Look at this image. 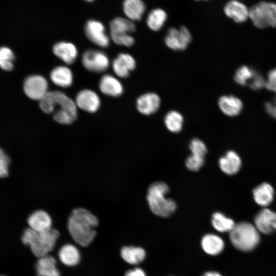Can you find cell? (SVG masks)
Listing matches in <instances>:
<instances>
[{
	"label": "cell",
	"instance_id": "1",
	"mask_svg": "<svg viewBox=\"0 0 276 276\" xmlns=\"http://www.w3.org/2000/svg\"><path fill=\"white\" fill-rule=\"evenodd\" d=\"M99 224L98 218L90 211L83 208L75 209L68 217L67 228L74 241L86 247L94 240Z\"/></svg>",
	"mask_w": 276,
	"mask_h": 276
},
{
	"label": "cell",
	"instance_id": "2",
	"mask_svg": "<svg viewBox=\"0 0 276 276\" xmlns=\"http://www.w3.org/2000/svg\"><path fill=\"white\" fill-rule=\"evenodd\" d=\"M39 106L46 113H53L54 120L61 124H71L77 118L75 101L60 91H48L39 101Z\"/></svg>",
	"mask_w": 276,
	"mask_h": 276
},
{
	"label": "cell",
	"instance_id": "3",
	"mask_svg": "<svg viewBox=\"0 0 276 276\" xmlns=\"http://www.w3.org/2000/svg\"><path fill=\"white\" fill-rule=\"evenodd\" d=\"M59 236V232L54 228L37 232L29 227L24 230L21 241L29 246L33 254L39 258L48 255L54 249Z\"/></svg>",
	"mask_w": 276,
	"mask_h": 276
},
{
	"label": "cell",
	"instance_id": "4",
	"mask_svg": "<svg viewBox=\"0 0 276 276\" xmlns=\"http://www.w3.org/2000/svg\"><path fill=\"white\" fill-rule=\"evenodd\" d=\"M169 191L168 186L164 182H155L150 186L147 200L151 211L155 215L167 217L176 210L175 202L166 196Z\"/></svg>",
	"mask_w": 276,
	"mask_h": 276
},
{
	"label": "cell",
	"instance_id": "5",
	"mask_svg": "<svg viewBox=\"0 0 276 276\" xmlns=\"http://www.w3.org/2000/svg\"><path fill=\"white\" fill-rule=\"evenodd\" d=\"M229 240L237 249L248 252L255 249L259 245L260 236L254 224L242 222L236 224L229 232Z\"/></svg>",
	"mask_w": 276,
	"mask_h": 276
},
{
	"label": "cell",
	"instance_id": "6",
	"mask_svg": "<svg viewBox=\"0 0 276 276\" xmlns=\"http://www.w3.org/2000/svg\"><path fill=\"white\" fill-rule=\"evenodd\" d=\"M249 18L258 28H276V4L267 2L257 3L249 9Z\"/></svg>",
	"mask_w": 276,
	"mask_h": 276
},
{
	"label": "cell",
	"instance_id": "7",
	"mask_svg": "<svg viewBox=\"0 0 276 276\" xmlns=\"http://www.w3.org/2000/svg\"><path fill=\"white\" fill-rule=\"evenodd\" d=\"M192 40V35L189 29L184 26L179 28H170L164 38L166 45L175 51L186 50Z\"/></svg>",
	"mask_w": 276,
	"mask_h": 276
},
{
	"label": "cell",
	"instance_id": "8",
	"mask_svg": "<svg viewBox=\"0 0 276 276\" xmlns=\"http://www.w3.org/2000/svg\"><path fill=\"white\" fill-rule=\"evenodd\" d=\"M82 63L88 71L100 73L105 71L108 68L109 60L103 52L89 49L83 54Z\"/></svg>",
	"mask_w": 276,
	"mask_h": 276
},
{
	"label": "cell",
	"instance_id": "9",
	"mask_svg": "<svg viewBox=\"0 0 276 276\" xmlns=\"http://www.w3.org/2000/svg\"><path fill=\"white\" fill-rule=\"evenodd\" d=\"M24 90L29 98L40 101L48 92V81L40 75L28 77L24 82Z\"/></svg>",
	"mask_w": 276,
	"mask_h": 276
},
{
	"label": "cell",
	"instance_id": "10",
	"mask_svg": "<svg viewBox=\"0 0 276 276\" xmlns=\"http://www.w3.org/2000/svg\"><path fill=\"white\" fill-rule=\"evenodd\" d=\"M85 34L87 38L93 43L102 47H107L110 38L106 32L104 25L100 21L89 19L84 27Z\"/></svg>",
	"mask_w": 276,
	"mask_h": 276
},
{
	"label": "cell",
	"instance_id": "11",
	"mask_svg": "<svg viewBox=\"0 0 276 276\" xmlns=\"http://www.w3.org/2000/svg\"><path fill=\"white\" fill-rule=\"evenodd\" d=\"M161 99L154 92H148L140 96L136 101L137 111L142 114L150 116L155 113L160 108Z\"/></svg>",
	"mask_w": 276,
	"mask_h": 276
},
{
	"label": "cell",
	"instance_id": "12",
	"mask_svg": "<svg viewBox=\"0 0 276 276\" xmlns=\"http://www.w3.org/2000/svg\"><path fill=\"white\" fill-rule=\"evenodd\" d=\"M254 223L259 232L270 234L276 231V213L269 209H263L256 215Z\"/></svg>",
	"mask_w": 276,
	"mask_h": 276
},
{
	"label": "cell",
	"instance_id": "13",
	"mask_svg": "<svg viewBox=\"0 0 276 276\" xmlns=\"http://www.w3.org/2000/svg\"><path fill=\"white\" fill-rule=\"evenodd\" d=\"M75 103L77 106L87 112H96L100 106V99L95 91L90 89L80 91L76 96Z\"/></svg>",
	"mask_w": 276,
	"mask_h": 276
},
{
	"label": "cell",
	"instance_id": "14",
	"mask_svg": "<svg viewBox=\"0 0 276 276\" xmlns=\"http://www.w3.org/2000/svg\"><path fill=\"white\" fill-rule=\"evenodd\" d=\"M136 67L135 59L127 53H120L112 62V69L114 73L121 78L129 76L130 72Z\"/></svg>",
	"mask_w": 276,
	"mask_h": 276
},
{
	"label": "cell",
	"instance_id": "15",
	"mask_svg": "<svg viewBox=\"0 0 276 276\" xmlns=\"http://www.w3.org/2000/svg\"><path fill=\"white\" fill-rule=\"evenodd\" d=\"M224 12L227 17L238 23L243 22L249 18V9L237 0L228 2L224 7Z\"/></svg>",
	"mask_w": 276,
	"mask_h": 276
},
{
	"label": "cell",
	"instance_id": "16",
	"mask_svg": "<svg viewBox=\"0 0 276 276\" xmlns=\"http://www.w3.org/2000/svg\"><path fill=\"white\" fill-rule=\"evenodd\" d=\"M218 105L226 116L235 117L238 115L243 108L241 100L233 95H224L219 98Z\"/></svg>",
	"mask_w": 276,
	"mask_h": 276
},
{
	"label": "cell",
	"instance_id": "17",
	"mask_svg": "<svg viewBox=\"0 0 276 276\" xmlns=\"http://www.w3.org/2000/svg\"><path fill=\"white\" fill-rule=\"evenodd\" d=\"M55 56L67 64L73 63L78 56L76 46L71 42L61 41L56 43L53 48Z\"/></svg>",
	"mask_w": 276,
	"mask_h": 276
},
{
	"label": "cell",
	"instance_id": "18",
	"mask_svg": "<svg viewBox=\"0 0 276 276\" xmlns=\"http://www.w3.org/2000/svg\"><path fill=\"white\" fill-rule=\"evenodd\" d=\"M29 227L37 232H44L52 228V221L49 214L43 210H37L28 218Z\"/></svg>",
	"mask_w": 276,
	"mask_h": 276
},
{
	"label": "cell",
	"instance_id": "19",
	"mask_svg": "<svg viewBox=\"0 0 276 276\" xmlns=\"http://www.w3.org/2000/svg\"><path fill=\"white\" fill-rule=\"evenodd\" d=\"M56 260L50 255L39 258L35 265L37 276H61L56 267Z\"/></svg>",
	"mask_w": 276,
	"mask_h": 276
},
{
	"label": "cell",
	"instance_id": "20",
	"mask_svg": "<svg viewBox=\"0 0 276 276\" xmlns=\"http://www.w3.org/2000/svg\"><path fill=\"white\" fill-rule=\"evenodd\" d=\"M99 89L101 91L111 97H119L123 93V86L121 82L112 75H104L100 79Z\"/></svg>",
	"mask_w": 276,
	"mask_h": 276
},
{
	"label": "cell",
	"instance_id": "21",
	"mask_svg": "<svg viewBox=\"0 0 276 276\" xmlns=\"http://www.w3.org/2000/svg\"><path fill=\"white\" fill-rule=\"evenodd\" d=\"M219 166L222 172L232 175L239 171L241 166V160L236 152L229 151L220 158Z\"/></svg>",
	"mask_w": 276,
	"mask_h": 276
},
{
	"label": "cell",
	"instance_id": "22",
	"mask_svg": "<svg viewBox=\"0 0 276 276\" xmlns=\"http://www.w3.org/2000/svg\"><path fill=\"white\" fill-rule=\"evenodd\" d=\"M123 11L126 18L132 21L141 19L146 10V6L142 0H124Z\"/></svg>",
	"mask_w": 276,
	"mask_h": 276
},
{
	"label": "cell",
	"instance_id": "23",
	"mask_svg": "<svg viewBox=\"0 0 276 276\" xmlns=\"http://www.w3.org/2000/svg\"><path fill=\"white\" fill-rule=\"evenodd\" d=\"M201 245L203 251L212 256L219 254L224 248L223 240L219 236L214 234L204 235L201 239Z\"/></svg>",
	"mask_w": 276,
	"mask_h": 276
},
{
	"label": "cell",
	"instance_id": "24",
	"mask_svg": "<svg viewBox=\"0 0 276 276\" xmlns=\"http://www.w3.org/2000/svg\"><path fill=\"white\" fill-rule=\"evenodd\" d=\"M50 77L54 84L63 88L70 87L73 81L72 71L64 66L55 67L51 72Z\"/></svg>",
	"mask_w": 276,
	"mask_h": 276
},
{
	"label": "cell",
	"instance_id": "25",
	"mask_svg": "<svg viewBox=\"0 0 276 276\" xmlns=\"http://www.w3.org/2000/svg\"><path fill=\"white\" fill-rule=\"evenodd\" d=\"M274 190L267 182L258 186L253 190V196L255 202L259 205L266 206L273 200Z\"/></svg>",
	"mask_w": 276,
	"mask_h": 276
},
{
	"label": "cell",
	"instance_id": "26",
	"mask_svg": "<svg viewBox=\"0 0 276 276\" xmlns=\"http://www.w3.org/2000/svg\"><path fill=\"white\" fill-rule=\"evenodd\" d=\"M60 261L67 266H74L80 260V254L78 249L74 245L66 244L62 246L58 252Z\"/></svg>",
	"mask_w": 276,
	"mask_h": 276
},
{
	"label": "cell",
	"instance_id": "27",
	"mask_svg": "<svg viewBox=\"0 0 276 276\" xmlns=\"http://www.w3.org/2000/svg\"><path fill=\"white\" fill-rule=\"evenodd\" d=\"M135 29L133 21L126 17H116L109 24L110 35L131 34L135 31Z\"/></svg>",
	"mask_w": 276,
	"mask_h": 276
},
{
	"label": "cell",
	"instance_id": "28",
	"mask_svg": "<svg viewBox=\"0 0 276 276\" xmlns=\"http://www.w3.org/2000/svg\"><path fill=\"white\" fill-rule=\"evenodd\" d=\"M121 256L127 263L137 265L144 261L146 252L140 247L124 246L121 250Z\"/></svg>",
	"mask_w": 276,
	"mask_h": 276
},
{
	"label": "cell",
	"instance_id": "29",
	"mask_svg": "<svg viewBox=\"0 0 276 276\" xmlns=\"http://www.w3.org/2000/svg\"><path fill=\"white\" fill-rule=\"evenodd\" d=\"M167 19L166 12L162 9L156 8L152 10L146 19V24L152 31H158L164 26Z\"/></svg>",
	"mask_w": 276,
	"mask_h": 276
},
{
	"label": "cell",
	"instance_id": "30",
	"mask_svg": "<svg viewBox=\"0 0 276 276\" xmlns=\"http://www.w3.org/2000/svg\"><path fill=\"white\" fill-rule=\"evenodd\" d=\"M167 129L171 132L178 133L183 127L184 119L182 114L175 110L169 111L164 119Z\"/></svg>",
	"mask_w": 276,
	"mask_h": 276
},
{
	"label": "cell",
	"instance_id": "31",
	"mask_svg": "<svg viewBox=\"0 0 276 276\" xmlns=\"http://www.w3.org/2000/svg\"><path fill=\"white\" fill-rule=\"evenodd\" d=\"M213 227L221 233L230 232L236 225L234 220L220 212H216L212 216Z\"/></svg>",
	"mask_w": 276,
	"mask_h": 276
},
{
	"label": "cell",
	"instance_id": "32",
	"mask_svg": "<svg viewBox=\"0 0 276 276\" xmlns=\"http://www.w3.org/2000/svg\"><path fill=\"white\" fill-rule=\"evenodd\" d=\"M258 72L246 65L240 67L236 72L234 80L239 85H249Z\"/></svg>",
	"mask_w": 276,
	"mask_h": 276
},
{
	"label": "cell",
	"instance_id": "33",
	"mask_svg": "<svg viewBox=\"0 0 276 276\" xmlns=\"http://www.w3.org/2000/svg\"><path fill=\"white\" fill-rule=\"evenodd\" d=\"M15 56L12 51L6 47L0 48V67L4 70L10 71L13 68Z\"/></svg>",
	"mask_w": 276,
	"mask_h": 276
},
{
	"label": "cell",
	"instance_id": "34",
	"mask_svg": "<svg viewBox=\"0 0 276 276\" xmlns=\"http://www.w3.org/2000/svg\"><path fill=\"white\" fill-rule=\"evenodd\" d=\"M190 149L192 154L204 157L207 152L205 144L200 139L195 138L193 139L189 145Z\"/></svg>",
	"mask_w": 276,
	"mask_h": 276
},
{
	"label": "cell",
	"instance_id": "35",
	"mask_svg": "<svg viewBox=\"0 0 276 276\" xmlns=\"http://www.w3.org/2000/svg\"><path fill=\"white\" fill-rule=\"evenodd\" d=\"M204 163V157L191 154L186 160V166L190 171H197L201 168Z\"/></svg>",
	"mask_w": 276,
	"mask_h": 276
},
{
	"label": "cell",
	"instance_id": "36",
	"mask_svg": "<svg viewBox=\"0 0 276 276\" xmlns=\"http://www.w3.org/2000/svg\"><path fill=\"white\" fill-rule=\"evenodd\" d=\"M110 36L113 41L119 45L130 47L134 43V39L130 34Z\"/></svg>",
	"mask_w": 276,
	"mask_h": 276
},
{
	"label": "cell",
	"instance_id": "37",
	"mask_svg": "<svg viewBox=\"0 0 276 276\" xmlns=\"http://www.w3.org/2000/svg\"><path fill=\"white\" fill-rule=\"evenodd\" d=\"M10 160L3 149L0 148V178L8 175V167Z\"/></svg>",
	"mask_w": 276,
	"mask_h": 276
},
{
	"label": "cell",
	"instance_id": "38",
	"mask_svg": "<svg viewBox=\"0 0 276 276\" xmlns=\"http://www.w3.org/2000/svg\"><path fill=\"white\" fill-rule=\"evenodd\" d=\"M265 87L268 90L276 93V68L271 70L265 80Z\"/></svg>",
	"mask_w": 276,
	"mask_h": 276
},
{
	"label": "cell",
	"instance_id": "39",
	"mask_svg": "<svg viewBox=\"0 0 276 276\" xmlns=\"http://www.w3.org/2000/svg\"><path fill=\"white\" fill-rule=\"evenodd\" d=\"M265 80L263 77L258 72L248 86L254 90H258L265 87Z\"/></svg>",
	"mask_w": 276,
	"mask_h": 276
},
{
	"label": "cell",
	"instance_id": "40",
	"mask_svg": "<svg viewBox=\"0 0 276 276\" xmlns=\"http://www.w3.org/2000/svg\"><path fill=\"white\" fill-rule=\"evenodd\" d=\"M265 108L269 114L276 118V97L272 100L266 102L265 104Z\"/></svg>",
	"mask_w": 276,
	"mask_h": 276
},
{
	"label": "cell",
	"instance_id": "41",
	"mask_svg": "<svg viewBox=\"0 0 276 276\" xmlns=\"http://www.w3.org/2000/svg\"><path fill=\"white\" fill-rule=\"evenodd\" d=\"M125 276H146V275L143 269L140 268H135L128 270L125 273Z\"/></svg>",
	"mask_w": 276,
	"mask_h": 276
},
{
	"label": "cell",
	"instance_id": "42",
	"mask_svg": "<svg viewBox=\"0 0 276 276\" xmlns=\"http://www.w3.org/2000/svg\"><path fill=\"white\" fill-rule=\"evenodd\" d=\"M202 276H222L220 273L216 271H208L204 273Z\"/></svg>",
	"mask_w": 276,
	"mask_h": 276
},
{
	"label": "cell",
	"instance_id": "43",
	"mask_svg": "<svg viewBox=\"0 0 276 276\" xmlns=\"http://www.w3.org/2000/svg\"><path fill=\"white\" fill-rule=\"evenodd\" d=\"M84 1H86V2H93V1H94V0H84Z\"/></svg>",
	"mask_w": 276,
	"mask_h": 276
},
{
	"label": "cell",
	"instance_id": "44",
	"mask_svg": "<svg viewBox=\"0 0 276 276\" xmlns=\"http://www.w3.org/2000/svg\"><path fill=\"white\" fill-rule=\"evenodd\" d=\"M196 1H201V0H196ZM203 1H206V0H203Z\"/></svg>",
	"mask_w": 276,
	"mask_h": 276
},
{
	"label": "cell",
	"instance_id": "45",
	"mask_svg": "<svg viewBox=\"0 0 276 276\" xmlns=\"http://www.w3.org/2000/svg\"><path fill=\"white\" fill-rule=\"evenodd\" d=\"M0 276H5V275H0Z\"/></svg>",
	"mask_w": 276,
	"mask_h": 276
}]
</instances>
